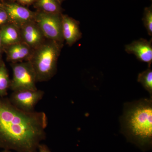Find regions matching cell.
Masks as SVG:
<instances>
[{
	"mask_svg": "<svg viewBox=\"0 0 152 152\" xmlns=\"http://www.w3.org/2000/svg\"><path fill=\"white\" fill-rule=\"evenodd\" d=\"M62 31L64 41L72 46L82 37L80 22L66 15L62 14Z\"/></svg>",
	"mask_w": 152,
	"mask_h": 152,
	"instance_id": "obj_10",
	"label": "cell"
},
{
	"mask_svg": "<svg viewBox=\"0 0 152 152\" xmlns=\"http://www.w3.org/2000/svg\"><path fill=\"white\" fill-rule=\"evenodd\" d=\"M60 4H61V3L63 2L64 1H66V0H58Z\"/></svg>",
	"mask_w": 152,
	"mask_h": 152,
	"instance_id": "obj_23",
	"label": "cell"
},
{
	"mask_svg": "<svg viewBox=\"0 0 152 152\" xmlns=\"http://www.w3.org/2000/svg\"><path fill=\"white\" fill-rule=\"evenodd\" d=\"M0 34L4 47L23 42L19 27L12 23L1 27Z\"/></svg>",
	"mask_w": 152,
	"mask_h": 152,
	"instance_id": "obj_12",
	"label": "cell"
},
{
	"mask_svg": "<svg viewBox=\"0 0 152 152\" xmlns=\"http://www.w3.org/2000/svg\"><path fill=\"white\" fill-rule=\"evenodd\" d=\"M22 40L33 50L47 39L35 20L25 23L19 27Z\"/></svg>",
	"mask_w": 152,
	"mask_h": 152,
	"instance_id": "obj_7",
	"label": "cell"
},
{
	"mask_svg": "<svg viewBox=\"0 0 152 152\" xmlns=\"http://www.w3.org/2000/svg\"><path fill=\"white\" fill-rule=\"evenodd\" d=\"M63 47V44L46 39L34 50L28 61L35 72L37 82L48 81L55 75Z\"/></svg>",
	"mask_w": 152,
	"mask_h": 152,
	"instance_id": "obj_2",
	"label": "cell"
},
{
	"mask_svg": "<svg viewBox=\"0 0 152 152\" xmlns=\"http://www.w3.org/2000/svg\"><path fill=\"white\" fill-rule=\"evenodd\" d=\"M36 7L39 11L47 13L62 14L63 9L58 0H37Z\"/></svg>",
	"mask_w": 152,
	"mask_h": 152,
	"instance_id": "obj_13",
	"label": "cell"
},
{
	"mask_svg": "<svg viewBox=\"0 0 152 152\" xmlns=\"http://www.w3.org/2000/svg\"><path fill=\"white\" fill-rule=\"evenodd\" d=\"M10 19L7 12L3 7H0V26H3L10 23Z\"/></svg>",
	"mask_w": 152,
	"mask_h": 152,
	"instance_id": "obj_17",
	"label": "cell"
},
{
	"mask_svg": "<svg viewBox=\"0 0 152 152\" xmlns=\"http://www.w3.org/2000/svg\"><path fill=\"white\" fill-rule=\"evenodd\" d=\"M126 124L131 134L140 143L151 142L152 137L151 102L147 101L131 109L126 115Z\"/></svg>",
	"mask_w": 152,
	"mask_h": 152,
	"instance_id": "obj_3",
	"label": "cell"
},
{
	"mask_svg": "<svg viewBox=\"0 0 152 152\" xmlns=\"http://www.w3.org/2000/svg\"><path fill=\"white\" fill-rule=\"evenodd\" d=\"M62 14L36 12L35 21L47 39L64 44L62 31Z\"/></svg>",
	"mask_w": 152,
	"mask_h": 152,
	"instance_id": "obj_5",
	"label": "cell"
},
{
	"mask_svg": "<svg viewBox=\"0 0 152 152\" xmlns=\"http://www.w3.org/2000/svg\"><path fill=\"white\" fill-rule=\"evenodd\" d=\"M11 80L8 72L4 63L2 62L0 65V97H4L8 94L10 89Z\"/></svg>",
	"mask_w": 152,
	"mask_h": 152,
	"instance_id": "obj_14",
	"label": "cell"
},
{
	"mask_svg": "<svg viewBox=\"0 0 152 152\" xmlns=\"http://www.w3.org/2000/svg\"><path fill=\"white\" fill-rule=\"evenodd\" d=\"M42 90H22L13 91L10 97L11 103L19 109L27 112L34 111L35 107L43 97Z\"/></svg>",
	"mask_w": 152,
	"mask_h": 152,
	"instance_id": "obj_6",
	"label": "cell"
},
{
	"mask_svg": "<svg viewBox=\"0 0 152 152\" xmlns=\"http://www.w3.org/2000/svg\"><path fill=\"white\" fill-rule=\"evenodd\" d=\"M48 118L44 112H27L0 97V148L16 152H38L46 139Z\"/></svg>",
	"mask_w": 152,
	"mask_h": 152,
	"instance_id": "obj_1",
	"label": "cell"
},
{
	"mask_svg": "<svg viewBox=\"0 0 152 152\" xmlns=\"http://www.w3.org/2000/svg\"><path fill=\"white\" fill-rule=\"evenodd\" d=\"M1 49H0V65L2 62L1 61Z\"/></svg>",
	"mask_w": 152,
	"mask_h": 152,
	"instance_id": "obj_22",
	"label": "cell"
},
{
	"mask_svg": "<svg viewBox=\"0 0 152 152\" xmlns=\"http://www.w3.org/2000/svg\"><path fill=\"white\" fill-rule=\"evenodd\" d=\"M11 152L10 151V150H4V151H2V152Z\"/></svg>",
	"mask_w": 152,
	"mask_h": 152,
	"instance_id": "obj_21",
	"label": "cell"
},
{
	"mask_svg": "<svg viewBox=\"0 0 152 152\" xmlns=\"http://www.w3.org/2000/svg\"><path fill=\"white\" fill-rule=\"evenodd\" d=\"M38 152H51L48 147L45 144H40L38 148Z\"/></svg>",
	"mask_w": 152,
	"mask_h": 152,
	"instance_id": "obj_18",
	"label": "cell"
},
{
	"mask_svg": "<svg viewBox=\"0 0 152 152\" xmlns=\"http://www.w3.org/2000/svg\"><path fill=\"white\" fill-rule=\"evenodd\" d=\"M138 82L140 83L150 94H152V71L150 67L146 70L139 74Z\"/></svg>",
	"mask_w": 152,
	"mask_h": 152,
	"instance_id": "obj_15",
	"label": "cell"
},
{
	"mask_svg": "<svg viewBox=\"0 0 152 152\" xmlns=\"http://www.w3.org/2000/svg\"><path fill=\"white\" fill-rule=\"evenodd\" d=\"M15 1L23 4H29L33 3L35 0H15Z\"/></svg>",
	"mask_w": 152,
	"mask_h": 152,
	"instance_id": "obj_19",
	"label": "cell"
},
{
	"mask_svg": "<svg viewBox=\"0 0 152 152\" xmlns=\"http://www.w3.org/2000/svg\"><path fill=\"white\" fill-rule=\"evenodd\" d=\"M4 47L2 42L1 38V34H0V49H2Z\"/></svg>",
	"mask_w": 152,
	"mask_h": 152,
	"instance_id": "obj_20",
	"label": "cell"
},
{
	"mask_svg": "<svg viewBox=\"0 0 152 152\" xmlns=\"http://www.w3.org/2000/svg\"><path fill=\"white\" fill-rule=\"evenodd\" d=\"M125 51L129 54H134L141 61L148 63L151 67L152 62V39L148 41L145 39L133 41L125 46Z\"/></svg>",
	"mask_w": 152,
	"mask_h": 152,
	"instance_id": "obj_8",
	"label": "cell"
},
{
	"mask_svg": "<svg viewBox=\"0 0 152 152\" xmlns=\"http://www.w3.org/2000/svg\"><path fill=\"white\" fill-rule=\"evenodd\" d=\"M3 7L8 15L10 23L18 26L34 20L36 12L18 4L10 3L6 4Z\"/></svg>",
	"mask_w": 152,
	"mask_h": 152,
	"instance_id": "obj_9",
	"label": "cell"
},
{
	"mask_svg": "<svg viewBox=\"0 0 152 152\" xmlns=\"http://www.w3.org/2000/svg\"><path fill=\"white\" fill-rule=\"evenodd\" d=\"M12 67L13 77L10 86L12 91L37 89L35 72L30 61L14 63L12 64Z\"/></svg>",
	"mask_w": 152,
	"mask_h": 152,
	"instance_id": "obj_4",
	"label": "cell"
},
{
	"mask_svg": "<svg viewBox=\"0 0 152 152\" xmlns=\"http://www.w3.org/2000/svg\"><path fill=\"white\" fill-rule=\"evenodd\" d=\"M144 26L149 35H152V6L146 7L144 9L142 18Z\"/></svg>",
	"mask_w": 152,
	"mask_h": 152,
	"instance_id": "obj_16",
	"label": "cell"
},
{
	"mask_svg": "<svg viewBox=\"0 0 152 152\" xmlns=\"http://www.w3.org/2000/svg\"><path fill=\"white\" fill-rule=\"evenodd\" d=\"M7 60L12 64L28 61L34 50L23 42L6 47Z\"/></svg>",
	"mask_w": 152,
	"mask_h": 152,
	"instance_id": "obj_11",
	"label": "cell"
}]
</instances>
